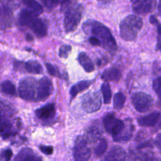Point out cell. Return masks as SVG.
I'll return each instance as SVG.
<instances>
[{"label": "cell", "mask_w": 161, "mask_h": 161, "mask_svg": "<svg viewBox=\"0 0 161 161\" xmlns=\"http://www.w3.org/2000/svg\"><path fill=\"white\" fill-rule=\"evenodd\" d=\"M149 21H150V23H151V24H152L153 25H154V26H157V25H158L160 23H159V21H158V19L155 18V16H153V15H152V16H150V18H149Z\"/></svg>", "instance_id": "36"}, {"label": "cell", "mask_w": 161, "mask_h": 161, "mask_svg": "<svg viewBox=\"0 0 161 161\" xmlns=\"http://www.w3.org/2000/svg\"><path fill=\"white\" fill-rule=\"evenodd\" d=\"M126 152L123 147L119 145L113 146L107 153L105 161H125Z\"/></svg>", "instance_id": "12"}, {"label": "cell", "mask_w": 161, "mask_h": 161, "mask_svg": "<svg viewBox=\"0 0 161 161\" xmlns=\"http://www.w3.org/2000/svg\"><path fill=\"white\" fill-rule=\"evenodd\" d=\"M121 77V72L116 67H110L106 69L101 75V79L106 82L118 81Z\"/></svg>", "instance_id": "17"}, {"label": "cell", "mask_w": 161, "mask_h": 161, "mask_svg": "<svg viewBox=\"0 0 161 161\" xmlns=\"http://www.w3.org/2000/svg\"><path fill=\"white\" fill-rule=\"evenodd\" d=\"M53 91V85L51 80L45 76L41 78L36 87V100L44 101L47 99Z\"/></svg>", "instance_id": "10"}, {"label": "cell", "mask_w": 161, "mask_h": 161, "mask_svg": "<svg viewBox=\"0 0 161 161\" xmlns=\"http://www.w3.org/2000/svg\"><path fill=\"white\" fill-rule=\"evenodd\" d=\"M23 3L37 16L41 14L43 12V9L42 5L36 0H23Z\"/></svg>", "instance_id": "22"}, {"label": "cell", "mask_w": 161, "mask_h": 161, "mask_svg": "<svg viewBox=\"0 0 161 161\" xmlns=\"http://www.w3.org/2000/svg\"><path fill=\"white\" fill-rule=\"evenodd\" d=\"M25 70L33 74H41L43 72V69L40 64L35 60H29L25 64Z\"/></svg>", "instance_id": "21"}, {"label": "cell", "mask_w": 161, "mask_h": 161, "mask_svg": "<svg viewBox=\"0 0 161 161\" xmlns=\"http://www.w3.org/2000/svg\"><path fill=\"white\" fill-rule=\"evenodd\" d=\"M157 0H133L132 8L135 13L145 14L152 12L156 7Z\"/></svg>", "instance_id": "11"}, {"label": "cell", "mask_w": 161, "mask_h": 161, "mask_svg": "<svg viewBox=\"0 0 161 161\" xmlns=\"http://www.w3.org/2000/svg\"><path fill=\"white\" fill-rule=\"evenodd\" d=\"M26 39L28 41H32L33 40V38L32 35H31L30 34L28 33V34L26 35Z\"/></svg>", "instance_id": "40"}, {"label": "cell", "mask_w": 161, "mask_h": 161, "mask_svg": "<svg viewBox=\"0 0 161 161\" xmlns=\"http://www.w3.org/2000/svg\"><path fill=\"white\" fill-rule=\"evenodd\" d=\"M1 91L7 95L14 96L16 94V87L12 82L7 80L2 82Z\"/></svg>", "instance_id": "24"}, {"label": "cell", "mask_w": 161, "mask_h": 161, "mask_svg": "<svg viewBox=\"0 0 161 161\" xmlns=\"http://www.w3.org/2000/svg\"><path fill=\"white\" fill-rule=\"evenodd\" d=\"M101 90L103 96V100L104 104L110 103L111 99V91L110 89L109 84L108 82H104L102 84Z\"/></svg>", "instance_id": "26"}, {"label": "cell", "mask_w": 161, "mask_h": 161, "mask_svg": "<svg viewBox=\"0 0 161 161\" xmlns=\"http://www.w3.org/2000/svg\"><path fill=\"white\" fill-rule=\"evenodd\" d=\"M82 104L87 113H93L98 111L101 106V98L97 91L89 92L82 97Z\"/></svg>", "instance_id": "8"}, {"label": "cell", "mask_w": 161, "mask_h": 161, "mask_svg": "<svg viewBox=\"0 0 161 161\" xmlns=\"http://www.w3.org/2000/svg\"><path fill=\"white\" fill-rule=\"evenodd\" d=\"M155 142H156V145L158 147V148L160 150H161V133L157 135V136L156 137Z\"/></svg>", "instance_id": "37"}, {"label": "cell", "mask_w": 161, "mask_h": 161, "mask_svg": "<svg viewBox=\"0 0 161 161\" xmlns=\"http://www.w3.org/2000/svg\"><path fill=\"white\" fill-rule=\"evenodd\" d=\"M89 42L93 46H101V42L99 40L94 36L89 37Z\"/></svg>", "instance_id": "35"}, {"label": "cell", "mask_w": 161, "mask_h": 161, "mask_svg": "<svg viewBox=\"0 0 161 161\" xmlns=\"http://www.w3.org/2000/svg\"><path fill=\"white\" fill-rule=\"evenodd\" d=\"M132 126H125L121 133L116 137L113 138L114 142H127L132 136Z\"/></svg>", "instance_id": "23"}, {"label": "cell", "mask_w": 161, "mask_h": 161, "mask_svg": "<svg viewBox=\"0 0 161 161\" xmlns=\"http://www.w3.org/2000/svg\"><path fill=\"white\" fill-rule=\"evenodd\" d=\"M36 16L37 15L31 11L24 9L19 13V23L22 26H28L31 21H33Z\"/></svg>", "instance_id": "19"}, {"label": "cell", "mask_w": 161, "mask_h": 161, "mask_svg": "<svg viewBox=\"0 0 161 161\" xmlns=\"http://www.w3.org/2000/svg\"><path fill=\"white\" fill-rule=\"evenodd\" d=\"M152 88L158 97L161 100V77H158L153 80Z\"/></svg>", "instance_id": "29"}, {"label": "cell", "mask_w": 161, "mask_h": 161, "mask_svg": "<svg viewBox=\"0 0 161 161\" xmlns=\"http://www.w3.org/2000/svg\"><path fill=\"white\" fill-rule=\"evenodd\" d=\"M158 10L159 14L161 15V0H160L159 4L158 5Z\"/></svg>", "instance_id": "41"}, {"label": "cell", "mask_w": 161, "mask_h": 161, "mask_svg": "<svg viewBox=\"0 0 161 161\" xmlns=\"http://www.w3.org/2000/svg\"><path fill=\"white\" fill-rule=\"evenodd\" d=\"M28 27L33 31L35 35L38 37H43L47 33V26L38 17H36L34 20L29 25Z\"/></svg>", "instance_id": "16"}, {"label": "cell", "mask_w": 161, "mask_h": 161, "mask_svg": "<svg viewBox=\"0 0 161 161\" xmlns=\"http://www.w3.org/2000/svg\"><path fill=\"white\" fill-rule=\"evenodd\" d=\"M156 27H157V33H158V36H161V24L160 23Z\"/></svg>", "instance_id": "39"}, {"label": "cell", "mask_w": 161, "mask_h": 161, "mask_svg": "<svg viewBox=\"0 0 161 161\" xmlns=\"http://www.w3.org/2000/svg\"><path fill=\"white\" fill-rule=\"evenodd\" d=\"M73 155L75 161H87L91 155V149L86 139L79 136L76 138L73 148Z\"/></svg>", "instance_id": "5"}, {"label": "cell", "mask_w": 161, "mask_h": 161, "mask_svg": "<svg viewBox=\"0 0 161 161\" xmlns=\"http://www.w3.org/2000/svg\"><path fill=\"white\" fill-rule=\"evenodd\" d=\"M84 29H87L91 34L99 40L101 46L110 52L116 50V43L108 28L101 23L91 21L85 23Z\"/></svg>", "instance_id": "1"}, {"label": "cell", "mask_w": 161, "mask_h": 161, "mask_svg": "<svg viewBox=\"0 0 161 161\" xmlns=\"http://www.w3.org/2000/svg\"><path fill=\"white\" fill-rule=\"evenodd\" d=\"M45 66L48 72V73L53 75V76H55V77H61V75L60 74V72H58V70H57L56 68L52 65V64H49V63H45Z\"/></svg>", "instance_id": "32"}, {"label": "cell", "mask_w": 161, "mask_h": 161, "mask_svg": "<svg viewBox=\"0 0 161 161\" xmlns=\"http://www.w3.org/2000/svg\"><path fill=\"white\" fill-rule=\"evenodd\" d=\"M126 98L122 92H117L113 98V107L116 110L121 109L125 103Z\"/></svg>", "instance_id": "25"}, {"label": "cell", "mask_w": 161, "mask_h": 161, "mask_svg": "<svg viewBox=\"0 0 161 161\" xmlns=\"http://www.w3.org/2000/svg\"><path fill=\"white\" fill-rule=\"evenodd\" d=\"M14 161H43L42 159L36 155L29 148H24L15 157Z\"/></svg>", "instance_id": "14"}, {"label": "cell", "mask_w": 161, "mask_h": 161, "mask_svg": "<svg viewBox=\"0 0 161 161\" xmlns=\"http://www.w3.org/2000/svg\"><path fill=\"white\" fill-rule=\"evenodd\" d=\"M71 47L70 45H62L60 48H59V50H58V55L61 58H66L69 53L71 51Z\"/></svg>", "instance_id": "30"}, {"label": "cell", "mask_w": 161, "mask_h": 161, "mask_svg": "<svg viewBox=\"0 0 161 161\" xmlns=\"http://www.w3.org/2000/svg\"><path fill=\"white\" fill-rule=\"evenodd\" d=\"M103 125L106 131L112 135L113 138L118 136L125 126L124 122L116 118L112 113H108L104 116Z\"/></svg>", "instance_id": "4"}, {"label": "cell", "mask_w": 161, "mask_h": 161, "mask_svg": "<svg viewBox=\"0 0 161 161\" xmlns=\"http://www.w3.org/2000/svg\"><path fill=\"white\" fill-rule=\"evenodd\" d=\"M44 5L49 8H52L56 6L61 0H42Z\"/></svg>", "instance_id": "34"}, {"label": "cell", "mask_w": 161, "mask_h": 161, "mask_svg": "<svg viewBox=\"0 0 161 161\" xmlns=\"http://www.w3.org/2000/svg\"><path fill=\"white\" fill-rule=\"evenodd\" d=\"M35 113L37 118L42 120L50 119L53 118L55 113V106L53 103L47 104L36 109Z\"/></svg>", "instance_id": "13"}, {"label": "cell", "mask_w": 161, "mask_h": 161, "mask_svg": "<svg viewBox=\"0 0 161 161\" xmlns=\"http://www.w3.org/2000/svg\"><path fill=\"white\" fill-rule=\"evenodd\" d=\"M14 111L12 107L7 103L0 100V116H13Z\"/></svg>", "instance_id": "27"}, {"label": "cell", "mask_w": 161, "mask_h": 161, "mask_svg": "<svg viewBox=\"0 0 161 161\" xmlns=\"http://www.w3.org/2000/svg\"><path fill=\"white\" fill-rule=\"evenodd\" d=\"M92 82V81L91 80H82L72 86L70 91L71 97L74 98L79 92L88 88L91 86Z\"/></svg>", "instance_id": "20"}, {"label": "cell", "mask_w": 161, "mask_h": 161, "mask_svg": "<svg viewBox=\"0 0 161 161\" xmlns=\"http://www.w3.org/2000/svg\"><path fill=\"white\" fill-rule=\"evenodd\" d=\"M13 156V152L10 148L3 150L0 153V160L1 161H10Z\"/></svg>", "instance_id": "31"}, {"label": "cell", "mask_w": 161, "mask_h": 161, "mask_svg": "<svg viewBox=\"0 0 161 161\" xmlns=\"http://www.w3.org/2000/svg\"><path fill=\"white\" fill-rule=\"evenodd\" d=\"M131 102L136 111L143 113L151 108L153 103V99L150 95L140 92L133 94Z\"/></svg>", "instance_id": "7"}, {"label": "cell", "mask_w": 161, "mask_h": 161, "mask_svg": "<svg viewBox=\"0 0 161 161\" xmlns=\"http://www.w3.org/2000/svg\"><path fill=\"white\" fill-rule=\"evenodd\" d=\"M82 16V7L77 6L67 9L64 18V27L67 32L74 31L79 23Z\"/></svg>", "instance_id": "3"}, {"label": "cell", "mask_w": 161, "mask_h": 161, "mask_svg": "<svg viewBox=\"0 0 161 161\" xmlns=\"http://www.w3.org/2000/svg\"><path fill=\"white\" fill-rule=\"evenodd\" d=\"M36 81L33 77H28L23 79L19 84V96L26 101H33L35 98Z\"/></svg>", "instance_id": "6"}, {"label": "cell", "mask_w": 161, "mask_h": 161, "mask_svg": "<svg viewBox=\"0 0 161 161\" xmlns=\"http://www.w3.org/2000/svg\"><path fill=\"white\" fill-rule=\"evenodd\" d=\"M143 26L142 19L136 15H129L119 25L120 36L125 41L134 40Z\"/></svg>", "instance_id": "2"}, {"label": "cell", "mask_w": 161, "mask_h": 161, "mask_svg": "<svg viewBox=\"0 0 161 161\" xmlns=\"http://www.w3.org/2000/svg\"><path fill=\"white\" fill-rule=\"evenodd\" d=\"M107 147H108V144H107L106 140L105 139H100L97 142L94 148L95 155L98 157L102 155L106 151Z\"/></svg>", "instance_id": "28"}, {"label": "cell", "mask_w": 161, "mask_h": 161, "mask_svg": "<svg viewBox=\"0 0 161 161\" xmlns=\"http://www.w3.org/2000/svg\"><path fill=\"white\" fill-rule=\"evenodd\" d=\"M77 60L86 72H91L94 71V64L92 60H91V58L88 57V55L86 53L84 52L79 53L77 57Z\"/></svg>", "instance_id": "18"}, {"label": "cell", "mask_w": 161, "mask_h": 161, "mask_svg": "<svg viewBox=\"0 0 161 161\" xmlns=\"http://www.w3.org/2000/svg\"><path fill=\"white\" fill-rule=\"evenodd\" d=\"M160 118V113L153 112L146 116L140 117L138 119V124L142 126L150 127L155 126Z\"/></svg>", "instance_id": "15"}, {"label": "cell", "mask_w": 161, "mask_h": 161, "mask_svg": "<svg viewBox=\"0 0 161 161\" xmlns=\"http://www.w3.org/2000/svg\"><path fill=\"white\" fill-rule=\"evenodd\" d=\"M39 149L41 150L42 152L45 153L47 155H50L53 153V148L51 146H46L43 145H40L39 146Z\"/></svg>", "instance_id": "33"}, {"label": "cell", "mask_w": 161, "mask_h": 161, "mask_svg": "<svg viewBox=\"0 0 161 161\" xmlns=\"http://www.w3.org/2000/svg\"><path fill=\"white\" fill-rule=\"evenodd\" d=\"M161 36H158L157 38V50L161 51Z\"/></svg>", "instance_id": "38"}, {"label": "cell", "mask_w": 161, "mask_h": 161, "mask_svg": "<svg viewBox=\"0 0 161 161\" xmlns=\"http://www.w3.org/2000/svg\"><path fill=\"white\" fill-rule=\"evenodd\" d=\"M13 116H0V135L6 138L16 133L18 123Z\"/></svg>", "instance_id": "9"}]
</instances>
